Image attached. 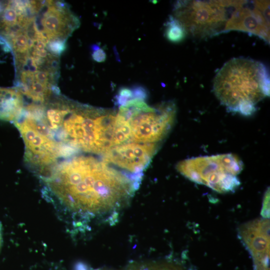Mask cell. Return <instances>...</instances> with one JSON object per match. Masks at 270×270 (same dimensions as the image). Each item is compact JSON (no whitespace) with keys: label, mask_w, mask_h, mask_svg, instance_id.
Instances as JSON below:
<instances>
[{"label":"cell","mask_w":270,"mask_h":270,"mask_svg":"<svg viewBox=\"0 0 270 270\" xmlns=\"http://www.w3.org/2000/svg\"><path fill=\"white\" fill-rule=\"evenodd\" d=\"M46 196L75 224L108 216L115 222L139 183L130 174L93 156H76L38 172Z\"/></svg>","instance_id":"obj_1"},{"label":"cell","mask_w":270,"mask_h":270,"mask_svg":"<svg viewBox=\"0 0 270 270\" xmlns=\"http://www.w3.org/2000/svg\"><path fill=\"white\" fill-rule=\"evenodd\" d=\"M60 119L51 130L52 140L75 151L103 155L128 140L124 124L117 112L63 102Z\"/></svg>","instance_id":"obj_2"},{"label":"cell","mask_w":270,"mask_h":270,"mask_svg":"<svg viewBox=\"0 0 270 270\" xmlns=\"http://www.w3.org/2000/svg\"><path fill=\"white\" fill-rule=\"evenodd\" d=\"M213 90L228 110L252 114L256 104L269 96L268 70L262 63L251 58H232L217 72Z\"/></svg>","instance_id":"obj_3"},{"label":"cell","mask_w":270,"mask_h":270,"mask_svg":"<svg viewBox=\"0 0 270 270\" xmlns=\"http://www.w3.org/2000/svg\"><path fill=\"white\" fill-rule=\"evenodd\" d=\"M118 113L128 123L132 142L157 144L170 130L176 106L174 102H167L153 108L144 100L132 98L119 106Z\"/></svg>","instance_id":"obj_4"},{"label":"cell","mask_w":270,"mask_h":270,"mask_svg":"<svg viewBox=\"0 0 270 270\" xmlns=\"http://www.w3.org/2000/svg\"><path fill=\"white\" fill-rule=\"evenodd\" d=\"M176 168L190 180L225 193L239 186L237 175L242 170L243 164L236 155L223 154L186 159L178 162Z\"/></svg>","instance_id":"obj_5"},{"label":"cell","mask_w":270,"mask_h":270,"mask_svg":"<svg viewBox=\"0 0 270 270\" xmlns=\"http://www.w3.org/2000/svg\"><path fill=\"white\" fill-rule=\"evenodd\" d=\"M234 5V0H180L174 6V18L187 34L208 38L226 32Z\"/></svg>","instance_id":"obj_6"},{"label":"cell","mask_w":270,"mask_h":270,"mask_svg":"<svg viewBox=\"0 0 270 270\" xmlns=\"http://www.w3.org/2000/svg\"><path fill=\"white\" fill-rule=\"evenodd\" d=\"M239 30L270 42V1L235 0L225 31Z\"/></svg>","instance_id":"obj_7"},{"label":"cell","mask_w":270,"mask_h":270,"mask_svg":"<svg viewBox=\"0 0 270 270\" xmlns=\"http://www.w3.org/2000/svg\"><path fill=\"white\" fill-rule=\"evenodd\" d=\"M158 144L128 142L116 146L104 154L102 160L118 168L140 182L143 171L158 150Z\"/></svg>","instance_id":"obj_8"},{"label":"cell","mask_w":270,"mask_h":270,"mask_svg":"<svg viewBox=\"0 0 270 270\" xmlns=\"http://www.w3.org/2000/svg\"><path fill=\"white\" fill-rule=\"evenodd\" d=\"M238 236L252 255L256 270H269L270 220L260 218L242 224Z\"/></svg>","instance_id":"obj_9"},{"label":"cell","mask_w":270,"mask_h":270,"mask_svg":"<svg viewBox=\"0 0 270 270\" xmlns=\"http://www.w3.org/2000/svg\"><path fill=\"white\" fill-rule=\"evenodd\" d=\"M78 20L66 8H58L51 0L43 14L41 24L42 32L50 40L61 39L66 40V38L78 26Z\"/></svg>","instance_id":"obj_10"},{"label":"cell","mask_w":270,"mask_h":270,"mask_svg":"<svg viewBox=\"0 0 270 270\" xmlns=\"http://www.w3.org/2000/svg\"><path fill=\"white\" fill-rule=\"evenodd\" d=\"M22 94L16 88H0V120L14 121L23 106Z\"/></svg>","instance_id":"obj_11"},{"label":"cell","mask_w":270,"mask_h":270,"mask_svg":"<svg viewBox=\"0 0 270 270\" xmlns=\"http://www.w3.org/2000/svg\"><path fill=\"white\" fill-rule=\"evenodd\" d=\"M165 35L169 41L176 43L182 41L187 33L181 23L170 16L166 24Z\"/></svg>","instance_id":"obj_12"},{"label":"cell","mask_w":270,"mask_h":270,"mask_svg":"<svg viewBox=\"0 0 270 270\" xmlns=\"http://www.w3.org/2000/svg\"><path fill=\"white\" fill-rule=\"evenodd\" d=\"M16 56L28 54V38L24 31L10 41Z\"/></svg>","instance_id":"obj_13"},{"label":"cell","mask_w":270,"mask_h":270,"mask_svg":"<svg viewBox=\"0 0 270 270\" xmlns=\"http://www.w3.org/2000/svg\"><path fill=\"white\" fill-rule=\"evenodd\" d=\"M18 17L15 10L6 4L5 8L0 16V28L18 24Z\"/></svg>","instance_id":"obj_14"},{"label":"cell","mask_w":270,"mask_h":270,"mask_svg":"<svg viewBox=\"0 0 270 270\" xmlns=\"http://www.w3.org/2000/svg\"><path fill=\"white\" fill-rule=\"evenodd\" d=\"M128 270H181L172 265L158 264H132Z\"/></svg>","instance_id":"obj_15"},{"label":"cell","mask_w":270,"mask_h":270,"mask_svg":"<svg viewBox=\"0 0 270 270\" xmlns=\"http://www.w3.org/2000/svg\"><path fill=\"white\" fill-rule=\"evenodd\" d=\"M47 44L50 51L56 56L62 54L66 49V40L61 39L52 40Z\"/></svg>","instance_id":"obj_16"},{"label":"cell","mask_w":270,"mask_h":270,"mask_svg":"<svg viewBox=\"0 0 270 270\" xmlns=\"http://www.w3.org/2000/svg\"><path fill=\"white\" fill-rule=\"evenodd\" d=\"M92 51V56L93 60L98 62H102L106 60V54L105 52L96 44H94L91 46Z\"/></svg>","instance_id":"obj_17"},{"label":"cell","mask_w":270,"mask_h":270,"mask_svg":"<svg viewBox=\"0 0 270 270\" xmlns=\"http://www.w3.org/2000/svg\"><path fill=\"white\" fill-rule=\"evenodd\" d=\"M20 76L21 82L26 85L30 90L35 80L34 74L30 72L23 70L21 72Z\"/></svg>","instance_id":"obj_18"},{"label":"cell","mask_w":270,"mask_h":270,"mask_svg":"<svg viewBox=\"0 0 270 270\" xmlns=\"http://www.w3.org/2000/svg\"><path fill=\"white\" fill-rule=\"evenodd\" d=\"M133 98H137L144 100L148 96L146 90L142 86H136L132 90Z\"/></svg>","instance_id":"obj_19"},{"label":"cell","mask_w":270,"mask_h":270,"mask_svg":"<svg viewBox=\"0 0 270 270\" xmlns=\"http://www.w3.org/2000/svg\"><path fill=\"white\" fill-rule=\"evenodd\" d=\"M270 192L268 191L264 196L261 215L264 218H268L270 215Z\"/></svg>","instance_id":"obj_20"},{"label":"cell","mask_w":270,"mask_h":270,"mask_svg":"<svg viewBox=\"0 0 270 270\" xmlns=\"http://www.w3.org/2000/svg\"><path fill=\"white\" fill-rule=\"evenodd\" d=\"M118 94L130 99L132 98V90H130L127 88H120L118 90Z\"/></svg>","instance_id":"obj_21"},{"label":"cell","mask_w":270,"mask_h":270,"mask_svg":"<svg viewBox=\"0 0 270 270\" xmlns=\"http://www.w3.org/2000/svg\"><path fill=\"white\" fill-rule=\"evenodd\" d=\"M46 45V44L41 40H34L33 48L35 50H40L45 49Z\"/></svg>","instance_id":"obj_22"},{"label":"cell","mask_w":270,"mask_h":270,"mask_svg":"<svg viewBox=\"0 0 270 270\" xmlns=\"http://www.w3.org/2000/svg\"><path fill=\"white\" fill-rule=\"evenodd\" d=\"M50 53L46 49H44L40 50H33L32 54V56H36L42 58L46 59Z\"/></svg>","instance_id":"obj_23"},{"label":"cell","mask_w":270,"mask_h":270,"mask_svg":"<svg viewBox=\"0 0 270 270\" xmlns=\"http://www.w3.org/2000/svg\"><path fill=\"white\" fill-rule=\"evenodd\" d=\"M32 56L34 63L38 68L43 66L44 64H46V59L36 56Z\"/></svg>","instance_id":"obj_24"},{"label":"cell","mask_w":270,"mask_h":270,"mask_svg":"<svg viewBox=\"0 0 270 270\" xmlns=\"http://www.w3.org/2000/svg\"><path fill=\"white\" fill-rule=\"evenodd\" d=\"M76 270H88L86 267L83 264H78L76 268ZM100 270L99 269L96 270Z\"/></svg>","instance_id":"obj_25"},{"label":"cell","mask_w":270,"mask_h":270,"mask_svg":"<svg viewBox=\"0 0 270 270\" xmlns=\"http://www.w3.org/2000/svg\"><path fill=\"white\" fill-rule=\"evenodd\" d=\"M2 225L0 223V249L2 246Z\"/></svg>","instance_id":"obj_26"},{"label":"cell","mask_w":270,"mask_h":270,"mask_svg":"<svg viewBox=\"0 0 270 270\" xmlns=\"http://www.w3.org/2000/svg\"><path fill=\"white\" fill-rule=\"evenodd\" d=\"M5 6H6V4L4 5V4H2V2H0V16L1 15V14L3 12L4 9L5 8Z\"/></svg>","instance_id":"obj_27"}]
</instances>
